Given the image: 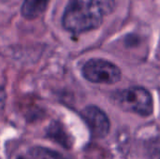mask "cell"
Returning <instances> with one entry per match:
<instances>
[{"mask_svg":"<svg viewBox=\"0 0 160 159\" xmlns=\"http://www.w3.org/2000/svg\"><path fill=\"white\" fill-rule=\"evenodd\" d=\"M48 134L53 141L57 142L58 143L63 145L65 148H68V146L70 145L68 134L63 129V127L60 124H58V123L52 124L51 127H49Z\"/></svg>","mask_w":160,"mask_h":159,"instance_id":"cell-7","label":"cell"},{"mask_svg":"<svg viewBox=\"0 0 160 159\" xmlns=\"http://www.w3.org/2000/svg\"><path fill=\"white\" fill-rule=\"evenodd\" d=\"M82 117L95 138H104L110 131V120L106 113L97 106H88L82 112Z\"/></svg>","mask_w":160,"mask_h":159,"instance_id":"cell-4","label":"cell"},{"mask_svg":"<svg viewBox=\"0 0 160 159\" xmlns=\"http://www.w3.org/2000/svg\"><path fill=\"white\" fill-rule=\"evenodd\" d=\"M112 98L115 103L125 111L144 117L153 113V97L145 88L134 86L118 90L113 94Z\"/></svg>","mask_w":160,"mask_h":159,"instance_id":"cell-2","label":"cell"},{"mask_svg":"<svg viewBox=\"0 0 160 159\" xmlns=\"http://www.w3.org/2000/svg\"><path fill=\"white\" fill-rule=\"evenodd\" d=\"M17 159H67L64 156L52 149L35 146L22 153Z\"/></svg>","mask_w":160,"mask_h":159,"instance_id":"cell-5","label":"cell"},{"mask_svg":"<svg viewBox=\"0 0 160 159\" xmlns=\"http://www.w3.org/2000/svg\"><path fill=\"white\" fill-rule=\"evenodd\" d=\"M50 0H24L22 6V14L26 19H35L42 14Z\"/></svg>","mask_w":160,"mask_h":159,"instance_id":"cell-6","label":"cell"},{"mask_svg":"<svg viewBox=\"0 0 160 159\" xmlns=\"http://www.w3.org/2000/svg\"><path fill=\"white\" fill-rule=\"evenodd\" d=\"M115 7V0H71L63 15L64 27L72 33L98 28Z\"/></svg>","mask_w":160,"mask_h":159,"instance_id":"cell-1","label":"cell"},{"mask_svg":"<svg viewBox=\"0 0 160 159\" xmlns=\"http://www.w3.org/2000/svg\"><path fill=\"white\" fill-rule=\"evenodd\" d=\"M149 154L151 159H160V142H153V144L150 146Z\"/></svg>","mask_w":160,"mask_h":159,"instance_id":"cell-8","label":"cell"},{"mask_svg":"<svg viewBox=\"0 0 160 159\" xmlns=\"http://www.w3.org/2000/svg\"><path fill=\"white\" fill-rule=\"evenodd\" d=\"M83 77L95 83L113 84L120 81L121 71L112 63L103 59H91L82 67Z\"/></svg>","mask_w":160,"mask_h":159,"instance_id":"cell-3","label":"cell"}]
</instances>
